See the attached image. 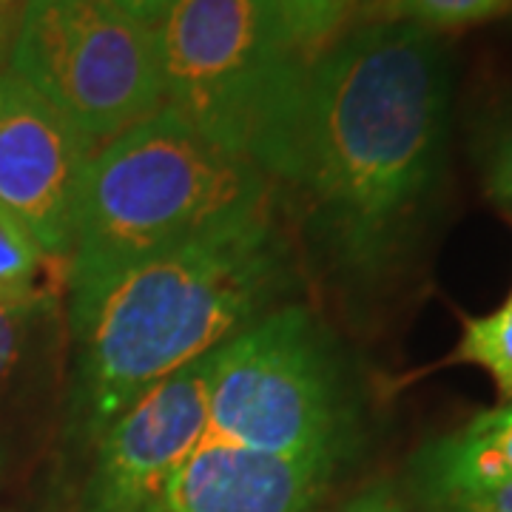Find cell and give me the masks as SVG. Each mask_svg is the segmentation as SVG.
<instances>
[{
	"mask_svg": "<svg viewBox=\"0 0 512 512\" xmlns=\"http://www.w3.org/2000/svg\"><path fill=\"white\" fill-rule=\"evenodd\" d=\"M339 467L202 441L165 512H313Z\"/></svg>",
	"mask_w": 512,
	"mask_h": 512,
	"instance_id": "cell-9",
	"label": "cell"
},
{
	"mask_svg": "<svg viewBox=\"0 0 512 512\" xmlns=\"http://www.w3.org/2000/svg\"><path fill=\"white\" fill-rule=\"evenodd\" d=\"M336 512H407L399 493L390 484H373L359 495H353L348 504H342Z\"/></svg>",
	"mask_w": 512,
	"mask_h": 512,
	"instance_id": "cell-18",
	"label": "cell"
},
{
	"mask_svg": "<svg viewBox=\"0 0 512 512\" xmlns=\"http://www.w3.org/2000/svg\"><path fill=\"white\" fill-rule=\"evenodd\" d=\"M356 439L348 359L308 308L291 302L217 350L202 441L339 467Z\"/></svg>",
	"mask_w": 512,
	"mask_h": 512,
	"instance_id": "cell-5",
	"label": "cell"
},
{
	"mask_svg": "<svg viewBox=\"0 0 512 512\" xmlns=\"http://www.w3.org/2000/svg\"><path fill=\"white\" fill-rule=\"evenodd\" d=\"M274 200L271 180L171 109L154 111L94 154L72 254L63 265L69 322L151 256Z\"/></svg>",
	"mask_w": 512,
	"mask_h": 512,
	"instance_id": "cell-3",
	"label": "cell"
},
{
	"mask_svg": "<svg viewBox=\"0 0 512 512\" xmlns=\"http://www.w3.org/2000/svg\"><path fill=\"white\" fill-rule=\"evenodd\" d=\"M103 3H109V6H114V9L126 12L128 18L154 26V23L160 20V15H163L165 9H168L174 0H103Z\"/></svg>",
	"mask_w": 512,
	"mask_h": 512,
	"instance_id": "cell-20",
	"label": "cell"
},
{
	"mask_svg": "<svg viewBox=\"0 0 512 512\" xmlns=\"http://www.w3.org/2000/svg\"><path fill=\"white\" fill-rule=\"evenodd\" d=\"M29 0H0V72L9 66V55L18 37L20 20Z\"/></svg>",
	"mask_w": 512,
	"mask_h": 512,
	"instance_id": "cell-19",
	"label": "cell"
},
{
	"mask_svg": "<svg viewBox=\"0 0 512 512\" xmlns=\"http://www.w3.org/2000/svg\"><path fill=\"white\" fill-rule=\"evenodd\" d=\"M49 256L9 211L0 208V302L43 285Z\"/></svg>",
	"mask_w": 512,
	"mask_h": 512,
	"instance_id": "cell-15",
	"label": "cell"
},
{
	"mask_svg": "<svg viewBox=\"0 0 512 512\" xmlns=\"http://www.w3.org/2000/svg\"><path fill=\"white\" fill-rule=\"evenodd\" d=\"M481 185L484 194L501 208L512 214V103L487 128L481 137Z\"/></svg>",
	"mask_w": 512,
	"mask_h": 512,
	"instance_id": "cell-16",
	"label": "cell"
},
{
	"mask_svg": "<svg viewBox=\"0 0 512 512\" xmlns=\"http://www.w3.org/2000/svg\"><path fill=\"white\" fill-rule=\"evenodd\" d=\"M296 288L299 259L276 200L140 262L69 322V439L94 444L146 390L291 305Z\"/></svg>",
	"mask_w": 512,
	"mask_h": 512,
	"instance_id": "cell-2",
	"label": "cell"
},
{
	"mask_svg": "<svg viewBox=\"0 0 512 512\" xmlns=\"http://www.w3.org/2000/svg\"><path fill=\"white\" fill-rule=\"evenodd\" d=\"M6 69L97 146L163 109L154 29L103 0H29Z\"/></svg>",
	"mask_w": 512,
	"mask_h": 512,
	"instance_id": "cell-6",
	"label": "cell"
},
{
	"mask_svg": "<svg viewBox=\"0 0 512 512\" xmlns=\"http://www.w3.org/2000/svg\"><path fill=\"white\" fill-rule=\"evenodd\" d=\"M427 512H512V481L419 498Z\"/></svg>",
	"mask_w": 512,
	"mask_h": 512,
	"instance_id": "cell-17",
	"label": "cell"
},
{
	"mask_svg": "<svg viewBox=\"0 0 512 512\" xmlns=\"http://www.w3.org/2000/svg\"><path fill=\"white\" fill-rule=\"evenodd\" d=\"M450 92L441 40L410 23H362L311 57L271 185L342 291H379L416 251L444 183Z\"/></svg>",
	"mask_w": 512,
	"mask_h": 512,
	"instance_id": "cell-1",
	"label": "cell"
},
{
	"mask_svg": "<svg viewBox=\"0 0 512 512\" xmlns=\"http://www.w3.org/2000/svg\"><path fill=\"white\" fill-rule=\"evenodd\" d=\"M151 29L165 109L274 183L313 57L274 0H174Z\"/></svg>",
	"mask_w": 512,
	"mask_h": 512,
	"instance_id": "cell-4",
	"label": "cell"
},
{
	"mask_svg": "<svg viewBox=\"0 0 512 512\" xmlns=\"http://www.w3.org/2000/svg\"><path fill=\"white\" fill-rule=\"evenodd\" d=\"M97 148L18 74L0 72V208L63 265Z\"/></svg>",
	"mask_w": 512,
	"mask_h": 512,
	"instance_id": "cell-8",
	"label": "cell"
},
{
	"mask_svg": "<svg viewBox=\"0 0 512 512\" xmlns=\"http://www.w3.org/2000/svg\"><path fill=\"white\" fill-rule=\"evenodd\" d=\"M470 365L484 370L495 384L498 402H512V288L490 313L464 316L461 336L439 367Z\"/></svg>",
	"mask_w": 512,
	"mask_h": 512,
	"instance_id": "cell-12",
	"label": "cell"
},
{
	"mask_svg": "<svg viewBox=\"0 0 512 512\" xmlns=\"http://www.w3.org/2000/svg\"><path fill=\"white\" fill-rule=\"evenodd\" d=\"M214 356L171 373L111 421L94 441L80 512H165L208 427Z\"/></svg>",
	"mask_w": 512,
	"mask_h": 512,
	"instance_id": "cell-7",
	"label": "cell"
},
{
	"mask_svg": "<svg viewBox=\"0 0 512 512\" xmlns=\"http://www.w3.org/2000/svg\"><path fill=\"white\" fill-rule=\"evenodd\" d=\"M512 481V402L481 410L453 433L427 441L410 461L416 498Z\"/></svg>",
	"mask_w": 512,
	"mask_h": 512,
	"instance_id": "cell-10",
	"label": "cell"
},
{
	"mask_svg": "<svg viewBox=\"0 0 512 512\" xmlns=\"http://www.w3.org/2000/svg\"><path fill=\"white\" fill-rule=\"evenodd\" d=\"M512 12V0H370L367 23H410L427 32L461 29Z\"/></svg>",
	"mask_w": 512,
	"mask_h": 512,
	"instance_id": "cell-13",
	"label": "cell"
},
{
	"mask_svg": "<svg viewBox=\"0 0 512 512\" xmlns=\"http://www.w3.org/2000/svg\"><path fill=\"white\" fill-rule=\"evenodd\" d=\"M60 322V293L43 282L0 302V399L40 362Z\"/></svg>",
	"mask_w": 512,
	"mask_h": 512,
	"instance_id": "cell-11",
	"label": "cell"
},
{
	"mask_svg": "<svg viewBox=\"0 0 512 512\" xmlns=\"http://www.w3.org/2000/svg\"><path fill=\"white\" fill-rule=\"evenodd\" d=\"M359 3L365 0H274L288 35L305 55H316L336 40Z\"/></svg>",
	"mask_w": 512,
	"mask_h": 512,
	"instance_id": "cell-14",
	"label": "cell"
}]
</instances>
